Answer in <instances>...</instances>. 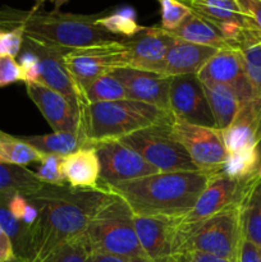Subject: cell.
<instances>
[{
  "instance_id": "1",
  "label": "cell",
  "mask_w": 261,
  "mask_h": 262,
  "mask_svg": "<svg viewBox=\"0 0 261 262\" xmlns=\"http://www.w3.org/2000/svg\"><path fill=\"white\" fill-rule=\"evenodd\" d=\"M106 189L72 188L44 184L27 197L37 210L31 227V260L40 262L64 243L83 235Z\"/></svg>"
},
{
  "instance_id": "2",
  "label": "cell",
  "mask_w": 261,
  "mask_h": 262,
  "mask_svg": "<svg viewBox=\"0 0 261 262\" xmlns=\"http://www.w3.org/2000/svg\"><path fill=\"white\" fill-rule=\"evenodd\" d=\"M214 173L164 171L123 182L107 191L117 194L137 216L184 217Z\"/></svg>"
},
{
  "instance_id": "3",
  "label": "cell",
  "mask_w": 261,
  "mask_h": 262,
  "mask_svg": "<svg viewBox=\"0 0 261 262\" xmlns=\"http://www.w3.org/2000/svg\"><path fill=\"white\" fill-rule=\"evenodd\" d=\"M97 14H72L58 10L45 13L38 9L19 10L10 7L0 8V28L19 30L23 36L56 48L73 50L95 43L118 40L106 32L96 20Z\"/></svg>"
},
{
  "instance_id": "4",
  "label": "cell",
  "mask_w": 261,
  "mask_h": 262,
  "mask_svg": "<svg viewBox=\"0 0 261 262\" xmlns=\"http://www.w3.org/2000/svg\"><path fill=\"white\" fill-rule=\"evenodd\" d=\"M81 130L90 145L107 141H119L137 130L166 124L174 119L169 110L136 100H118L109 102H81Z\"/></svg>"
},
{
  "instance_id": "5",
  "label": "cell",
  "mask_w": 261,
  "mask_h": 262,
  "mask_svg": "<svg viewBox=\"0 0 261 262\" xmlns=\"http://www.w3.org/2000/svg\"><path fill=\"white\" fill-rule=\"evenodd\" d=\"M242 201L199 222L184 223L182 220L176 256L183 252H202L238 261L243 241Z\"/></svg>"
},
{
  "instance_id": "6",
  "label": "cell",
  "mask_w": 261,
  "mask_h": 262,
  "mask_svg": "<svg viewBox=\"0 0 261 262\" xmlns=\"http://www.w3.org/2000/svg\"><path fill=\"white\" fill-rule=\"evenodd\" d=\"M83 237L91 252L147 258L136 235L132 210L120 197L109 191L90 219Z\"/></svg>"
},
{
  "instance_id": "7",
  "label": "cell",
  "mask_w": 261,
  "mask_h": 262,
  "mask_svg": "<svg viewBox=\"0 0 261 262\" xmlns=\"http://www.w3.org/2000/svg\"><path fill=\"white\" fill-rule=\"evenodd\" d=\"M171 122L137 130L119 141L132 147L160 173L201 171L194 165L183 146L174 137Z\"/></svg>"
},
{
  "instance_id": "8",
  "label": "cell",
  "mask_w": 261,
  "mask_h": 262,
  "mask_svg": "<svg viewBox=\"0 0 261 262\" xmlns=\"http://www.w3.org/2000/svg\"><path fill=\"white\" fill-rule=\"evenodd\" d=\"M64 61L79 94L99 77L129 67L128 49L123 40L73 49L64 54Z\"/></svg>"
},
{
  "instance_id": "9",
  "label": "cell",
  "mask_w": 261,
  "mask_h": 262,
  "mask_svg": "<svg viewBox=\"0 0 261 262\" xmlns=\"http://www.w3.org/2000/svg\"><path fill=\"white\" fill-rule=\"evenodd\" d=\"M171 132L184 147L199 170L216 173L228 156L222 130L191 124L174 118Z\"/></svg>"
},
{
  "instance_id": "10",
  "label": "cell",
  "mask_w": 261,
  "mask_h": 262,
  "mask_svg": "<svg viewBox=\"0 0 261 262\" xmlns=\"http://www.w3.org/2000/svg\"><path fill=\"white\" fill-rule=\"evenodd\" d=\"M95 148L100 163V187L106 191L123 182L160 173L122 141H107Z\"/></svg>"
},
{
  "instance_id": "11",
  "label": "cell",
  "mask_w": 261,
  "mask_h": 262,
  "mask_svg": "<svg viewBox=\"0 0 261 262\" xmlns=\"http://www.w3.org/2000/svg\"><path fill=\"white\" fill-rule=\"evenodd\" d=\"M169 106L177 119L202 127L216 128L202 82L196 74L171 77Z\"/></svg>"
},
{
  "instance_id": "12",
  "label": "cell",
  "mask_w": 261,
  "mask_h": 262,
  "mask_svg": "<svg viewBox=\"0 0 261 262\" xmlns=\"http://www.w3.org/2000/svg\"><path fill=\"white\" fill-rule=\"evenodd\" d=\"M197 78L202 83H223L234 90L241 104L261 96V92L248 79L240 49L217 50L204 64Z\"/></svg>"
},
{
  "instance_id": "13",
  "label": "cell",
  "mask_w": 261,
  "mask_h": 262,
  "mask_svg": "<svg viewBox=\"0 0 261 262\" xmlns=\"http://www.w3.org/2000/svg\"><path fill=\"white\" fill-rule=\"evenodd\" d=\"M182 220L183 217L133 215L136 235L146 257L153 262H174Z\"/></svg>"
},
{
  "instance_id": "14",
  "label": "cell",
  "mask_w": 261,
  "mask_h": 262,
  "mask_svg": "<svg viewBox=\"0 0 261 262\" xmlns=\"http://www.w3.org/2000/svg\"><path fill=\"white\" fill-rule=\"evenodd\" d=\"M257 177V173L246 179H232L223 176L219 171L212 174L206 188L197 199L193 209L187 216L184 223H193L206 219L234 204H240L245 199L248 188Z\"/></svg>"
},
{
  "instance_id": "15",
  "label": "cell",
  "mask_w": 261,
  "mask_h": 262,
  "mask_svg": "<svg viewBox=\"0 0 261 262\" xmlns=\"http://www.w3.org/2000/svg\"><path fill=\"white\" fill-rule=\"evenodd\" d=\"M23 48L32 50L40 59V82L38 83L63 95L73 106L79 110L81 94L64 61V54L69 50L27 37H25V41H23Z\"/></svg>"
},
{
  "instance_id": "16",
  "label": "cell",
  "mask_w": 261,
  "mask_h": 262,
  "mask_svg": "<svg viewBox=\"0 0 261 262\" xmlns=\"http://www.w3.org/2000/svg\"><path fill=\"white\" fill-rule=\"evenodd\" d=\"M123 41L128 49L130 68L161 74L166 53L176 38L161 27H143L137 35Z\"/></svg>"
},
{
  "instance_id": "17",
  "label": "cell",
  "mask_w": 261,
  "mask_h": 262,
  "mask_svg": "<svg viewBox=\"0 0 261 262\" xmlns=\"http://www.w3.org/2000/svg\"><path fill=\"white\" fill-rule=\"evenodd\" d=\"M26 90L54 132H81L79 110L63 95L41 83H26Z\"/></svg>"
},
{
  "instance_id": "18",
  "label": "cell",
  "mask_w": 261,
  "mask_h": 262,
  "mask_svg": "<svg viewBox=\"0 0 261 262\" xmlns=\"http://www.w3.org/2000/svg\"><path fill=\"white\" fill-rule=\"evenodd\" d=\"M112 73L122 82L130 100L154 105L170 112L169 87L171 77L130 67L115 69Z\"/></svg>"
},
{
  "instance_id": "19",
  "label": "cell",
  "mask_w": 261,
  "mask_h": 262,
  "mask_svg": "<svg viewBox=\"0 0 261 262\" xmlns=\"http://www.w3.org/2000/svg\"><path fill=\"white\" fill-rule=\"evenodd\" d=\"M222 136L228 152L258 148L261 143V96L241 104L234 120L222 130Z\"/></svg>"
},
{
  "instance_id": "20",
  "label": "cell",
  "mask_w": 261,
  "mask_h": 262,
  "mask_svg": "<svg viewBox=\"0 0 261 262\" xmlns=\"http://www.w3.org/2000/svg\"><path fill=\"white\" fill-rule=\"evenodd\" d=\"M192 13L214 25L227 40L238 48L245 17L235 0H184Z\"/></svg>"
},
{
  "instance_id": "21",
  "label": "cell",
  "mask_w": 261,
  "mask_h": 262,
  "mask_svg": "<svg viewBox=\"0 0 261 262\" xmlns=\"http://www.w3.org/2000/svg\"><path fill=\"white\" fill-rule=\"evenodd\" d=\"M216 51V49L209 46L176 40L166 53L161 74L166 77L197 74Z\"/></svg>"
},
{
  "instance_id": "22",
  "label": "cell",
  "mask_w": 261,
  "mask_h": 262,
  "mask_svg": "<svg viewBox=\"0 0 261 262\" xmlns=\"http://www.w3.org/2000/svg\"><path fill=\"white\" fill-rule=\"evenodd\" d=\"M63 176L72 188L97 189L100 187V163L96 148L86 147L63 159Z\"/></svg>"
},
{
  "instance_id": "23",
  "label": "cell",
  "mask_w": 261,
  "mask_h": 262,
  "mask_svg": "<svg viewBox=\"0 0 261 262\" xmlns=\"http://www.w3.org/2000/svg\"><path fill=\"white\" fill-rule=\"evenodd\" d=\"M168 32V31H166ZM169 35L176 40L186 41L194 45L209 46L216 50L223 49H238L237 46L223 36V33L194 13H191L178 28L169 31Z\"/></svg>"
},
{
  "instance_id": "24",
  "label": "cell",
  "mask_w": 261,
  "mask_h": 262,
  "mask_svg": "<svg viewBox=\"0 0 261 262\" xmlns=\"http://www.w3.org/2000/svg\"><path fill=\"white\" fill-rule=\"evenodd\" d=\"M210 109L214 115L216 129L224 130L234 120L241 107L234 90L223 83H202Z\"/></svg>"
},
{
  "instance_id": "25",
  "label": "cell",
  "mask_w": 261,
  "mask_h": 262,
  "mask_svg": "<svg viewBox=\"0 0 261 262\" xmlns=\"http://www.w3.org/2000/svg\"><path fill=\"white\" fill-rule=\"evenodd\" d=\"M25 142L42 154H51L61 158L86 147H92L81 132H54L42 136H25Z\"/></svg>"
},
{
  "instance_id": "26",
  "label": "cell",
  "mask_w": 261,
  "mask_h": 262,
  "mask_svg": "<svg viewBox=\"0 0 261 262\" xmlns=\"http://www.w3.org/2000/svg\"><path fill=\"white\" fill-rule=\"evenodd\" d=\"M241 222L243 239L261 248V178L258 173L242 201Z\"/></svg>"
},
{
  "instance_id": "27",
  "label": "cell",
  "mask_w": 261,
  "mask_h": 262,
  "mask_svg": "<svg viewBox=\"0 0 261 262\" xmlns=\"http://www.w3.org/2000/svg\"><path fill=\"white\" fill-rule=\"evenodd\" d=\"M10 196H0V227L10 238L18 261L31 260V228L23 224L10 212L8 202Z\"/></svg>"
},
{
  "instance_id": "28",
  "label": "cell",
  "mask_w": 261,
  "mask_h": 262,
  "mask_svg": "<svg viewBox=\"0 0 261 262\" xmlns=\"http://www.w3.org/2000/svg\"><path fill=\"white\" fill-rule=\"evenodd\" d=\"M44 184L26 166L0 164V196L19 193L28 197L37 192Z\"/></svg>"
},
{
  "instance_id": "29",
  "label": "cell",
  "mask_w": 261,
  "mask_h": 262,
  "mask_svg": "<svg viewBox=\"0 0 261 262\" xmlns=\"http://www.w3.org/2000/svg\"><path fill=\"white\" fill-rule=\"evenodd\" d=\"M45 154L28 145L20 137L0 130V164L27 166L40 163Z\"/></svg>"
},
{
  "instance_id": "30",
  "label": "cell",
  "mask_w": 261,
  "mask_h": 262,
  "mask_svg": "<svg viewBox=\"0 0 261 262\" xmlns=\"http://www.w3.org/2000/svg\"><path fill=\"white\" fill-rule=\"evenodd\" d=\"M118 100H130L122 82L113 73L99 77L81 91V102H109Z\"/></svg>"
},
{
  "instance_id": "31",
  "label": "cell",
  "mask_w": 261,
  "mask_h": 262,
  "mask_svg": "<svg viewBox=\"0 0 261 262\" xmlns=\"http://www.w3.org/2000/svg\"><path fill=\"white\" fill-rule=\"evenodd\" d=\"M260 163V148H245L228 152L227 159L217 171L228 178L246 179L257 173Z\"/></svg>"
},
{
  "instance_id": "32",
  "label": "cell",
  "mask_w": 261,
  "mask_h": 262,
  "mask_svg": "<svg viewBox=\"0 0 261 262\" xmlns=\"http://www.w3.org/2000/svg\"><path fill=\"white\" fill-rule=\"evenodd\" d=\"M238 49L248 79L261 92V42L243 28L238 40Z\"/></svg>"
},
{
  "instance_id": "33",
  "label": "cell",
  "mask_w": 261,
  "mask_h": 262,
  "mask_svg": "<svg viewBox=\"0 0 261 262\" xmlns=\"http://www.w3.org/2000/svg\"><path fill=\"white\" fill-rule=\"evenodd\" d=\"M96 23L113 36H123L124 38L137 35L143 28L136 22L135 10L129 8L109 15H102L96 20Z\"/></svg>"
},
{
  "instance_id": "34",
  "label": "cell",
  "mask_w": 261,
  "mask_h": 262,
  "mask_svg": "<svg viewBox=\"0 0 261 262\" xmlns=\"http://www.w3.org/2000/svg\"><path fill=\"white\" fill-rule=\"evenodd\" d=\"M90 250L83 235L59 246L40 262H89Z\"/></svg>"
},
{
  "instance_id": "35",
  "label": "cell",
  "mask_w": 261,
  "mask_h": 262,
  "mask_svg": "<svg viewBox=\"0 0 261 262\" xmlns=\"http://www.w3.org/2000/svg\"><path fill=\"white\" fill-rule=\"evenodd\" d=\"M161 8V25L164 31H173L178 28L191 14V9L179 0H159Z\"/></svg>"
},
{
  "instance_id": "36",
  "label": "cell",
  "mask_w": 261,
  "mask_h": 262,
  "mask_svg": "<svg viewBox=\"0 0 261 262\" xmlns=\"http://www.w3.org/2000/svg\"><path fill=\"white\" fill-rule=\"evenodd\" d=\"M63 159L61 156L45 154L42 160L40 161L37 170L33 173L45 184H53V186L67 184L63 176Z\"/></svg>"
},
{
  "instance_id": "37",
  "label": "cell",
  "mask_w": 261,
  "mask_h": 262,
  "mask_svg": "<svg viewBox=\"0 0 261 262\" xmlns=\"http://www.w3.org/2000/svg\"><path fill=\"white\" fill-rule=\"evenodd\" d=\"M245 17V30L261 42V0H235Z\"/></svg>"
},
{
  "instance_id": "38",
  "label": "cell",
  "mask_w": 261,
  "mask_h": 262,
  "mask_svg": "<svg viewBox=\"0 0 261 262\" xmlns=\"http://www.w3.org/2000/svg\"><path fill=\"white\" fill-rule=\"evenodd\" d=\"M8 206H9L10 212L28 228L35 224L36 219H37V210L28 201L26 196L19 193L12 194L9 197Z\"/></svg>"
},
{
  "instance_id": "39",
  "label": "cell",
  "mask_w": 261,
  "mask_h": 262,
  "mask_svg": "<svg viewBox=\"0 0 261 262\" xmlns=\"http://www.w3.org/2000/svg\"><path fill=\"white\" fill-rule=\"evenodd\" d=\"M25 36L19 30H3L0 28V56L15 58L23 48Z\"/></svg>"
},
{
  "instance_id": "40",
  "label": "cell",
  "mask_w": 261,
  "mask_h": 262,
  "mask_svg": "<svg viewBox=\"0 0 261 262\" xmlns=\"http://www.w3.org/2000/svg\"><path fill=\"white\" fill-rule=\"evenodd\" d=\"M19 56V66L22 69L25 83H38L40 82V59L27 48H22Z\"/></svg>"
},
{
  "instance_id": "41",
  "label": "cell",
  "mask_w": 261,
  "mask_h": 262,
  "mask_svg": "<svg viewBox=\"0 0 261 262\" xmlns=\"http://www.w3.org/2000/svg\"><path fill=\"white\" fill-rule=\"evenodd\" d=\"M23 82L22 69L19 63L10 56H0V87Z\"/></svg>"
},
{
  "instance_id": "42",
  "label": "cell",
  "mask_w": 261,
  "mask_h": 262,
  "mask_svg": "<svg viewBox=\"0 0 261 262\" xmlns=\"http://www.w3.org/2000/svg\"><path fill=\"white\" fill-rule=\"evenodd\" d=\"M174 262H238L228 258L217 257L214 255H207L202 252H183L174 257Z\"/></svg>"
},
{
  "instance_id": "43",
  "label": "cell",
  "mask_w": 261,
  "mask_h": 262,
  "mask_svg": "<svg viewBox=\"0 0 261 262\" xmlns=\"http://www.w3.org/2000/svg\"><path fill=\"white\" fill-rule=\"evenodd\" d=\"M238 262H261V248L243 239Z\"/></svg>"
},
{
  "instance_id": "44",
  "label": "cell",
  "mask_w": 261,
  "mask_h": 262,
  "mask_svg": "<svg viewBox=\"0 0 261 262\" xmlns=\"http://www.w3.org/2000/svg\"><path fill=\"white\" fill-rule=\"evenodd\" d=\"M17 260L13 245L7 233L0 227V262H13Z\"/></svg>"
},
{
  "instance_id": "45",
  "label": "cell",
  "mask_w": 261,
  "mask_h": 262,
  "mask_svg": "<svg viewBox=\"0 0 261 262\" xmlns=\"http://www.w3.org/2000/svg\"><path fill=\"white\" fill-rule=\"evenodd\" d=\"M89 262H132V258L123 257V256L112 255L104 252H91Z\"/></svg>"
},
{
  "instance_id": "46",
  "label": "cell",
  "mask_w": 261,
  "mask_h": 262,
  "mask_svg": "<svg viewBox=\"0 0 261 262\" xmlns=\"http://www.w3.org/2000/svg\"><path fill=\"white\" fill-rule=\"evenodd\" d=\"M68 2V0H53V4H54V8H55V10H58L59 8L61 7V5H64L66 4V3Z\"/></svg>"
},
{
  "instance_id": "47",
  "label": "cell",
  "mask_w": 261,
  "mask_h": 262,
  "mask_svg": "<svg viewBox=\"0 0 261 262\" xmlns=\"http://www.w3.org/2000/svg\"><path fill=\"white\" fill-rule=\"evenodd\" d=\"M45 2H48V0H36L33 9H38V7H41V5H42ZM50 2H53V0H50Z\"/></svg>"
},
{
  "instance_id": "48",
  "label": "cell",
  "mask_w": 261,
  "mask_h": 262,
  "mask_svg": "<svg viewBox=\"0 0 261 262\" xmlns=\"http://www.w3.org/2000/svg\"><path fill=\"white\" fill-rule=\"evenodd\" d=\"M132 262H153L148 258H132Z\"/></svg>"
},
{
  "instance_id": "49",
  "label": "cell",
  "mask_w": 261,
  "mask_h": 262,
  "mask_svg": "<svg viewBox=\"0 0 261 262\" xmlns=\"http://www.w3.org/2000/svg\"><path fill=\"white\" fill-rule=\"evenodd\" d=\"M258 176H260V178H261V163H260V166H258Z\"/></svg>"
},
{
  "instance_id": "50",
  "label": "cell",
  "mask_w": 261,
  "mask_h": 262,
  "mask_svg": "<svg viewBox=\"0 0 261 262\" xmlns=\"http://www.w3.org/2000/svg\"><path fill=\"white\" fill-rule=\"evenodd\" d=\"M13 262H20V261H18V260H15V261H13Z\"/></svg>"
},
{
  "instance_id": "51",
  "label": "cell",
  "mask_w": 261,
  "mask_h": 262,
  "mask_svg": "<svg viewBox=\"0 0 261 262\" xmlns=\"http://www.w3.org/2000/svg\"><path fill=\"white\" fill-rule=\"evenodd\" d=\"M179 2H182V3H183V2H184V0H179Z\"/></svg>"
}]
</instances>
